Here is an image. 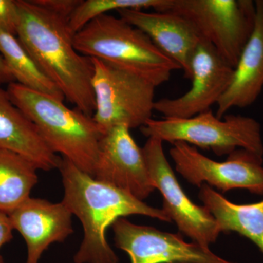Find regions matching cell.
I'll return each instance as SVG.
<instances>
[{
  "instance_id": "6da1fadb",
  "label": "cell",
  "mask_w": 263,
  "mask_h": 263,
  "mask_svg": "<svg viewBox=\"0 0 263 263\" xmlns=\"http://www.w3.org/2000/svg\"><path fill=\"white\" fill-rule=\"evenodd\" d=\"M16 36L38 67L83 113L93 117L95 99L91 59L74 46L68 20L34 3L17 0Z\"/></svg>"
},
{
  "instance_id": "7a4b0ae2",
  "label": "cell",
  "mask_w": 263,
  "mask_h": 263,
  "mask_svg": "<svg viewBox=\"0 0 263 263\" xmlns=\"http://www.w3.org/2000/svg\"><path fill=\"white\" fill-rule=\"evenodd\" d=\"M59 169L64 186L62 202L84 228V240L74 257L76 263H119L107 241L106 231L119 218L143 215L171 221L162 209L149 206L129 193L95 179L64 157Z\"/></svg>"
},
{
  "instance_id": "3957f363",
  "label": "cell",
  "mask_w": 263,
  "mask_h": 263,
  "mask_svg": "<svg viewBox=\"0 0 263 263\" xmlns=\"http://www.w3.org/2000/svg\"><path fill=\"white\" fill-rule=\"evenodd\" d=\"M6 90L55 154L93 176L103 133L92 117L68 108L64 100L16 82L8 84Z\"/></svg>"
},
{
  "instance_id": "277c9868",
  "label": "cell",
  "mask_w": 263,
  "mask_h": 263,
  "mask_svg": "<svg viewBox=\"0 0 263 263\" xmlns=\"http://www.w3.org/2000/svg\"><path fill=\"white\" fill-rule=\"evenodd\" d=\"M73 43L81 54L137 74L156 87L181 70L141 29L110 13L84 26L76 33Z\"/></svg>"
},
{
  "instance_id": "5b68a950",
  "label": "cell",
  "mask_w": 263,
  "mask_h": 263,
  "mask_svg": "<svg viewBox=\"0 0 263 263\" xmlns=\"http://www.w3.org/2000/svg\"><path fill=\"white\" fill-rule=\"evenodd\" d=\"M140 129L148 138L172 144L184 142L217 156L243 150L263 160L260 124L253 118L226 114L219 119L211 109L186 119H152Z\"/></svg>"
},
{
  "instance_id": "8992f818",
  "label": "cell",
  "mask_w": 263,
  "mask_h": 263,
  "mask_svg": "<svg viewBox=\"0 0 263 263\" xmlns=\"http://www.w3.org/2000/svg\"><path fill=\"white\" fill-rule=\"evenodd\" d=\"M163 11L186 18L200 39L210 43L233 68L257 21L255 1L252 0H167Z\"/></svg>"
},
{
  "instance_id": "52a82bcc",
  "label": "cell",
  "mask_w": 263,
  "mask_h": 263,
  "mask_svg": "<svg viewBox=\"0 0 263 263\" xmlns=\"http://www.w3.org/2000/svg\"><path fill=\"white\" fill-rule=\"evenodd\" d=\"M92 62L93 119L101 133L117 126L142 127L155 111V85L141 76L98 59Z\"/></svg>"
},
{
  "instance_id": "ba28073f",
  "label": "cell",
  "mask_w": 263,
  "mask_h": 263,
  "mask_svg": "<svg viewBox=\"0 0 263 263\" xmlns=\"http://www.w3.org/2000/svg\"><path fill=\"white\" fill-rule=\"evenodd\" d=\"M162 144L157 138H148L142 148L154 186L162 194V211L175 221L180 232L195 243L209 248L221 233L215 219L206 208L194 203L183 192Z\"/></svg>"
},
{
  "instance_id": "9c48e42d",
  "label": "cell",
  "mask_w": 263,
  "mask_h": 263,
  "mask_svg": "<svg viewBox=\"0 0 263 263\" xmlns=\"http://www.w3.org/2000/svg\"><path fill=\"white\" fill-rule=\"evenodd\" d=\"M170 155L176 171L194 186L205 183L222 193L245 189L263 195V160L243 150L235 151L224 162H217L184 142L173 143Z\"/></svg>"
},
{
  "instance_id": "30bf717a",
  "label": "cell",
  "mask_w": 263,
  "mask_h": 263,
  "mask_svg": "<svg viewBox=\"0 0 263 263\" xmlns=\"http://www.w3.org/2000/svg\"><path fill=\"white\" fill-rule=\"evenodd\" d=\"M190 70L191 87L185 94L155 102V111L163 118L186 119L211 110L226 92L233 73V67L202 40L192 57Z\"/></svg>"
},
{
  "instance_id": "8fae6325",
  "label": "cell",
  "mask_w": 263,
  "mask_h": 263,
  "mask_svg": "<svg viewBox=\"0 0 263 263\" xmlns=\"http://www.w3.org/2000/svg\"><path fill=\"white\" fill-rule=\"evenodd\" d=\"M115 246L131 263H236L221 258L209 247L187 243L178 234L138 226L119 218L112 224Z\"/></svg>"
},
{
  "instance_id": "7c38bea8",
  "label": "cell",
  "mask_w": 263,
  "mask_h": 263,
  "mask_svg": "<svg viewBox=\"0 0 263 263\" xmlns=\"http://www.w3.org/2000/svg\"><path fill=\"white\" fill-rule=\"evenodd\" d=\"M93 177L142 201L155 190L143 150L125 126L112 128L102 136Z\"/></svg>"
},
{
  "instance_id": "4fadbf2b",
  "label": "cell",
  "mask_w": 263,
  "mask_h": 263,
  "mask_svg": "<svg viewBox=\"0 0 263 263\" xmlns=\"http://www.w3.org/2000/svg\"><path fill=\"white\" fill-rule=\"evenodd\" d=\"M72 215L62 202L31 197L8 214L13 230L25 240L27 263H37L51 243L63 242L72 234Z\"/></svg>"
},
{
  "instance_id": "5bb4252c",
  "label": "cell",
  "mask_w": 263,
  "mask_h": 263,
  "mask_svg": "<svg viewBox=\"0 0 263 263\" xmlns=\"http://www.w3.org/2000/svg\"><path fill=\"white\" fill-rule=\"evenodd\" d=\"M117 13L144 32L164 55L179 66L184 77L190 80V62L201 39L186 18L171 11L124 9Z\"/></svg>"
},
{
  "instance_id": "9a60e30c",
  "label": "cell",
  "mask_w": 263,
  "mask_h": 263,
  "mask_svg": "<svg viewBox=\"0 0 263 263\" xmlns=\"http://www.w3.org/2000/svg\"><path fill=\"white\" fill-rule=\"evenodd\" d=\"M0 150H8L30 160L38 170L59 168L62 157L51 149L36 126L13 103L0 86Z\"/></svg>"
},
{
  "instance_id": "2e32d148",
  "label": "cell",
  "mask_w": 263,
  "mask_h": 263,
  "mask_svg": "<svg viewBox=\"0 0 263 263\" xmlns=\"http://www.w3.org/2000/svg\"><path fill=\"white\" fill-rule=\"evenodd\" d=\"M257 21L253 34L238 63L224 94L216 104V116L219 119L233 108H243L252 105L263 88V5L255 1Z\"/></svg>"
},
{
  "instance_id": "e0dca14e",
  "label": "cell",
  "mask_w": 263,
  "mask_h": 263,
  "mask_svg": "<svg viewBox=\"0 0 263 263\" xmlns=\"http://www.w3.org/2000/svg\"><path fill=\"white\" fill-rule=\"evenodd\" d=\"M200 189L199 198L214 216L220 233H239L253 242L263 255V200L239 205L205 183Z\"/></svg>"
},
{
  "instance_id": "ac0fdd59",
  "label": "cell",
  "mask_w": 263,
  "mask_h": 263,
  "mask_svg": "<svg viewBox=\"0 0 263 263\" xmlns=\"http://www.w3.org/2000/svg\"><path fill=\"white\" fill-rule=\"evenodd\" d=\"M37 167L22 155L0 150V212L9 214L29 198Z\"/></svg>"
},
{
  "instance_id": "d6986e66",
  "label": "cell",
  "mask_w": 263,
  "mask_h": 263,
  "mask_svg": "<svg viewBox=\"0 0 263 263\" xmlns=\"http://www.w3.org/2000/svg\"><path fill=\"white\" fill-rule=\"evenodd\" d=\"M0 56L15 81L38 92L65 100L62 91L41 70L15 34L0 29Z\"/></svg>"
},
{
  "instance_id": "ffe728a7",
  "label": "cell",
  "mask_w": 263,
  "mask_h": 263,
  "mask_svg": "<svg viewBox=\"0 0 263 263\" xmlns=\"http://www.w3.org/2000/svg\"><path fill=\"white\" fill-rule=\"evenodd\" d=\"M167 0H81L68 20L69 27L74 34L91 20L109 12L124 9L162 10Z\"/></svg>"
},
{
  "instance_id": "44dd1931",
  "label": "cell",
  "mask_w": 263,
  "mask_h": 263,
  "mask_svg": "<svg viewBox=\"0 0 263 263\" xmlns=\"http://www.w3.org/2000/svg\"><path fill=\"white\" fill-rule=\"evenodd\" d=\"M18 22L17 0H0V29L16 35Z\"/></svg>"
},
{
  "instance_id": "7402d4cb",
  "label": "cell",
  "mask_w": 263,
  "mask_h": 263,
  "mask_svg": "<svg viewBox=\"0 0 263 263\" xmlns=\"http://www.w3.org/2000/svg\"><path fill=\"white\" fill-rule=\"evenodd\" d=\"M34 2L55 14L69 20L81 0H34Z\"/></svg>"
},
{
  "instance_id": "603a6c76",
  "label": "cell",
  "mask_w": 263,
  "mask_h": 263,
  "mask_svg": "<svg viewBox=\"0 0 263 263\" xmlns=\"http://www.w3.org/2000/svg\"><path fill=\"white\" fill-rule=\"evenodd\" d=\"M13 230L9 216L0 212V248L13 238Z\"/></svg>"
},
{
  "instance_id": "cb8c5ba5",
  "label": "cell",
  "mask_w": 263,
  "mask_h": 263,
  "mask_svg": "<svg viewBox=\"0 0 263 263\" xmlns=\"http://www.w3.org/2000/svg\"><path fill=\"white\" fill-rule=\"evenodd\" d=\"M13 82H15L14 78L5 64L3 57L0 56V86L8 85Z\"/></svg>"
},
{
  "instance_id": "d4e9b609",
  "label": "cell",
  "mask_w": 263,
  "mask_h": 263,
  "mask_svg": "<svg viewBox=\"0 0 263 263\" xmlns=\"http://www.w3.org/2000/svg\"><path fill=\"white\" fill-rule=\"evenodd\" d=\"M0 263H3V261H2L1 257H0Z\"/></svg>"
},
{
  "instance_id": "484cf974",
  "label": "cell",
  "mask_w": 263,
  "mask_h": 263,
  "mask_svg": "<svg viewBox=\"0 0 263 263\" xmlns=\"http://www.w3.org/2000/svg\"><path fill=\"white\" fill-rule=\"evenodd\" d=\"M262 5H263V0H262Z\"/></svg>"
}]
</instances>
